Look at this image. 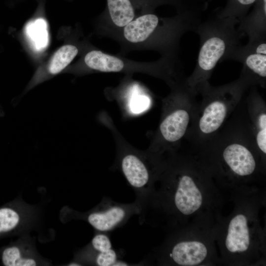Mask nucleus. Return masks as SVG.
Listing matches in <instances>:
<instances>
[{
  "label": "nucleus",
  "instance_id": "obj_7",
  "mask_svg": "<svg viewBox=\"0 0 266 266\" xmlns=\"http://www.w3.org/2000/svg\"><path fill=\"white\" fill-rule=\"evenodd\" d=\"M120 168L129 185L136 195L140 208L155 192L153 188L159 172L152 171L139 156L128 153L120 160Z\"/></svg>",
  "mask_w": 266,
  "mask_h": 266
},
{
  "label": "nucleus",
  "instance_id": "obj_15",
  "mask_svg": "<svg viewBox=\"0 0 266 266\" xmlns=\"http://www.w3.org/2000/svg\"><path fill=\"white\" fill-rule=\"evenodd\" d=\"M27 32L36 49H41L46 47L48 33L46 23L43 19H37L29 24Z\"/></svg>",
  "mask_w": 266,
  "mask_h": 266
},
{
  "label": "nucleus",
  "instance_id": "obj_2",
  "mask_svg": "<svg viewBox=\"0 0 266 266\" xmlns=\"http://www.w3.org/2000/svg\"><path fill=\"white\" fill-rule=\"evenodd\" d=\"M248 86L239 77L231 82L213 86L209 81L196 92L197 102L193 119L184 138L196 149L214 135L225 124L239 103Z\"/></svg>",
  "mask_w": 266,
  "mask_h": 266
},
{
  "label": "nucleus",
  "instance_id": "obj_6",
  "mask_svg": "<svg viewBox=\"0 0 266 266\" xmlns=\"http://www.w3.org/2000/svg\"><path fill=\"white\" fill-rule=\"evenodd\" d=\"M140 206L136 200L121 203L103 198L98 206L87 217L89 223L99 232L108 233L120 228L133 215H139Z\"/></svg>",
  "mask_w": 266,
  "mask_h": 266
},
{
  "label": "nucleus",
  "instance_id": "obj_12",
  "mask_svg": "<svg viewBox=\"0 0 266 266\" xmlns=\"http://www.w3.org/2000/svg\"><path fill=\"white\" fill-rule=\"evenodd\" d=\"M84 61L90 68L102 72H119L125 67L123 60L99 50L88 52Z\"/></svg>",
  "mask_w": 266,
  "mask_h": 266
},
{
  "label": "nucleus",
  "instance_id": "obj_14",
  "mask_svg": "<svg viewBox=\"0 0 266 266\" xmlns=\"http://www.w3.org/2000/svg\"><path fill=\"white\" fill-rule=\"evenodd\" d=\"M257 0H227L225 7L215 14L221 18H230L239 22L248 13Z\"/></svg>",
  "mask_w": 266,
  "mask_h": 266
},
{
  "label": "nucleus",
  "instance_id": "obj_11",
  "mask_svg": "<svg viewBox=\"0 0 266 266\" xmlns=\"http://www.w3.org/2000/svg\"><path fill=\"white\" fill-rule=\"evenodd\" d=\"M247 216L242 213L235 215L229 223L225 240L227 249L231 253L246 251L250 244V231Z\"/></svg>",
  "mask_w": 266,
  "mask_h": 266
},
{
  "label": "nucleus",
  "instance_id": "obj_16",
  "mask_svg": "<svg viewBox=\"0 0 266 266\" xmlns=\"http://www.w3.org/2000/svg\"><path fill=\"white\" fill-rule=\"evenodd\" d=\"M2 261L6 266H34L35 261L30 258H21L18 248L11 247L5 249L2 253Z\"/></svg>",
  "mask_w": 266,
  "mask_h": 266
},
{
  "label": "nucleus",
  "instance_id": "obj_5",
  "mask_svg": "<svg viewBox=\"0 0 266 266\" xmlns=\"http://www.w3.org/2000/svg\"><path fill=\"white\" fill-rule=\"evenodd\" d=\"M227 60L240 62L239 78L248 86H266V36L248 40L239 45L229 54Z\"/></svg>",
  "mask_w": 266,
  "mask_h": 266
},
{
  "label": "nucleus",
  "instance_id": "obj_3",
  "mask_svg": "<svg viewBox=\"0 0 266 266\" xmlns=\"http://www.w3.org/2000/svg\"><path fill=\"white\" fill-rule=\"evenodd\" d=\"M238 23L236 19L215 15L197 26L195 31L200 37V50L196 66L185 79L196 93L199 86L208 81L217 64L227 60L229 54L240 45L242 36L235 28Z\"/></svg>",
  "mask_w": 266,
  "mask_h": 266
},
{
  "label": "nucleus",
  "instance_id": "obj_1",
  "mask_svg": "<svg viewBox=\"0 0 266 266\" xmlns=\"http://www.w3.org/2000/svg\"><path fill=\"white\" fill-rule=\"evenodd\" d=\"M195 149L199 151L202 163L210 165L205 168L212 167V170L238 178L255 174L259 159L263 158L247 118L244 101H240L214 135Z\"/></svg>",
  "mask_w": 266,
  "mask_h": 266
},
{
  "label": "nucleus",
  "instance_id": "obj_17",
  "mask_svg": "<svg viewBox=\"0 0 266 266\" xmlns=\"http://www.w3.org/2000/svg\"><path fill=\"white\" fill-rule=\"evenodd\" d=\"M19 221V215L14 210L8 208L0 209V232L12 230Z\"/></svg>",
  "mask_w": 266,
  "mask_h": 266
},
{
  "label": "nucleus",
  "instance_id": "obj_20",
  "mask_svg": "<svg viewBox=\"0 0 266 266\" xmlns=\"http://www.w3.org/2000/svg\"><path fill=\"white\" fill-rule=\"evenodd\" d=\"M69 266H81V265L78 264V263H70Z\"/></svg>",
  "mask_w": 266,
  "mask_h": 266
},
{
  "label": "nucleus",
  "instance_id": "obj_18",
  "mask_svg": "<svg viewBox=\"0 0 266 266\" xmlns=\"http://www.w3.org/2000/svg\"><path fill=\"white\" fill-rule=\"evenodd\" d=\"M93 248L98 252H104L112 248V244L106 233L99 232L91 241Z\"/></svg>",
  "mask_w": 266,
  "mask_h": 266
},
{
  "label": "nucleus",
  "instance_id": "obj_19",
  "mask_svg": "<svg viewBox=\"0 0 266 266\" xmlns=\"http://www.w3.org/2000/svg\"><path fill=\"white\" fill-rule=\"evenodd\" d=\"M150 100L144 96H137L133 98L130 102V107L134 113H139L147 109L149 106Z\"/></svg>",
  "mask_w": 266,
  "mask_h": 266
},
{
  "label": "nucleus",
  "instance_id": "obj_13",
  "mask_svg": "<svg viewBox=\"0 0 266 266\" xmlns=\"http://www.w3.org/2000/svg\"><path fill=\"white\" fill-rule=\"evenodd\" d=\"M78 50L73 45L61 47L54 54L48 67L50 73L56 74L65 68L77 55Z\"/></svg>",
  "mask_w": 266,
  "mask_h": 266
},
{
  "label": "nucleus",
  "instance_id": "obj_10",
  "mask_svg": "<svg viewBox=\"0 0 266 266\" xmlns=\"http://www.w3.org/2000/svg\"><path fill=\"white\" fill-rule=\"evenodd\" d=\"M237 30L248 40L266 36V0H257L252 10L240 20Z\"/></svg>",
  "mask_w": 266,
  "mask_h": 266
},
{
  "label": "nucleus",
  "instance_id": "obj_4",
  "mask_svg": "<svg viewBox=\"0 0 266 266\" xmlns=\"http://www.w3.org/2000/svg\"><path fill=\"white\" fill-rule=\"evenodd\" d=\"M185 79L176 84L167 100L166 112L159 125V138L165 146L177 144L185 138L193 118L198 95Z\"/></svg>",
  "mask_w": 266,
  "mask_h": 266
},
{
  "label": "nucleus",
  "instance_id": "obj_8",
  "mask_svg": "<svg viewBox=\"0 0 266 266\" xmlns=\"http://www.w3.org/2000/svg\"><path fill=\"white\" fill-rule=\"evenodd\" d=\"M250 88L244 101L245 109L257 147L264 159L266 154V104L257 86Z\"/></svg>",
  "mask_w": 266,
  "mask_h": 266
},
{
  "label": "nucleus",
  "instance_id": "obj_9",
  "mask_svg": "<svg viewBox=\"0 0 266 266\" xmlns=\"http://www.w3.org/2000/svg\"><path fill=\"white\" fill-rule=\"evenodd\" d=\"M167 258L173 263L182 266H194L206 258L208 250L205 245L199 241H180L167 249Z\"/></svg>",
  "mask_w": 266,
  "mask_h": 266
}]
</instances>
